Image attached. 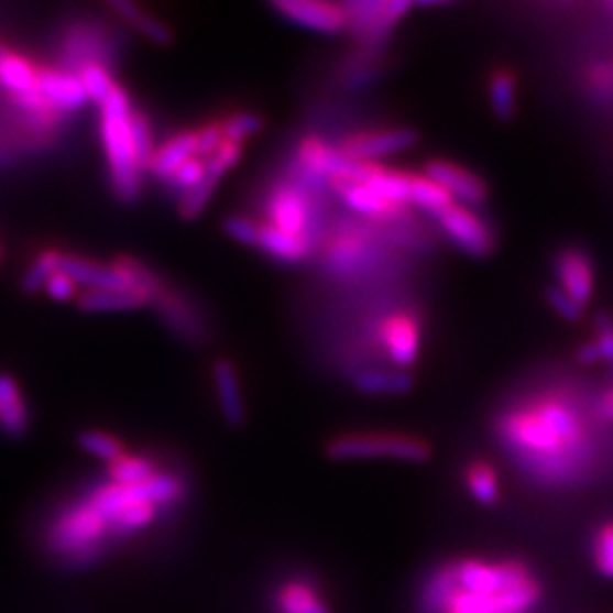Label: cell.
I'll return each mask as SVG.
<instances>
[{
  "mask_svg": "<svg viewBox=\"0 0 613 613\" xmlns=\"http://www.w3.org/2000/svg\"><path fill=\"white\" fill-rule=\"evenodd\" d=\"M78 446L91 457L102 459L107 463H114L125 455V446L105 429H83L78 435Z\"/></svg>",
  "mask_w": 613,
  "mask_h": 613,
  "instance_id": "obj_31",
  "label": "cell"
},
{
  "mask_svg": "<svg viewBox=\"0 0 613 613\" xmlns=\"http://www.w3.org/2000/svg\"><path fill=\"white\" fill-rule=\"evenodd\" d=\"M110 534V525L91 507L89 500L70 504L64 510L48 534V544L78 566L94 563L102 555V538Z\"/></svg>",
  "mask_w": 613,
  "mask_h": 613,
  "instance_id": "obj_4",
  "label": "cell"
},
{
  "mask_svg": "<svg viewBox=\"0 0 613 613\" xmlns=\"http://www.w3.org/2000/svg\"><path fill=\"white\" fill-rule=\"evenodd\" d=\"M348 19V32L364 46H380L388 40V34L412 10L407 0H354L341 6Z\"/></svg>",
  "mask_w": 613,
  "mask_h": 613,
  "instance_id": "obj_7",
  "label": "cell"
},
{
  "mask_svg": "<svg viewBox=\"0 0 613 613\" xmlns=\"http://www.w3.org/2000/svg\"><path fill=\"white\" fill-rule=\"evenodd\" d=\"M463 482L468 493H471L480 504H484V507H491V504L497 502L500 484H497L495 468L491 463L475 461L468 466L463 473Z\"/></svg>",
  "mask_w": 613,
  "mask_h": 613,
  "instance_id": "obj_26",
  "label": "cell"
},
{
  "mask_svg": "<svg viewBox=\"0 0 613 613\" xmlns=\"http://www.w3.org/2000/svg\"><path fill=\"white\" fill-rule=\"evenodd\" d=\"M157 516V507L153 504H128L112 521H110V534L112 536H128L143 527H149Z\"/></svg>",
  "mask_w": 613,
  "mask_h": 613,
  "instance_id": "obj_32",
  "label": "cell"
},
{
  "mask_svg": "<svg viewBox=\"0 0 613 613\" xmlns=\"http://www.w3.org/2000/svg\"><path fill=\"white\" fill-rule=\"evenodd\" d=\"M130 125H132V136H134V146H136V153L141 157V164L143 168L149 171V164L157 151L155 146V139H153V128H151V121L149 117L143 114V112H132V119H130Z\"/></svg>",
  "mask_w": 613,
  "mask_h": 613,
  "instance_id": "obj_37",
  "label": "cell"
},
{
  "mask_svg": "<svg viewBox=\"0 0 613 613\" xmlns=\"http://www.w3.org/2000/svg\"><path fill=\"white\" fill-rule=\"evenodd\" d=\"M502 437L525 455V463L536 473L559 478L580 466L574 455L582 444V423L559 401H544L510 414L502 420Z\"/></svg>",
  "mask_w": 613,
  "mask_h": 613,
  "instance_id": "obj_2",
  "label": "cell"
},
{
  "mask_svg": "<svg viewBox=\"0 0 613 613\" xmlns=\"http://www.w3.org/2000/svg\"><path fill=\"white\" fill-rule=\"evenodd\" d=\"M332 461L393 459L405 463H425L431 459L427 441L409 435H350L339 437L326 448Z\"/></svg>",
  "mask_w": 613,
  "mask_h": 613,
  "instance_id": "obj_5",
  "label": "cell"
},
{
  "mask_svg": "<svg viewBox=\"0 0 613 613\" xmlns=\"http://www.w3.org/2000/svg\"><path fill=\"white\" fill-rule=\"evenodd\" d=\"M271 8L284 21L318 34L348 32L346 12L341 6L335 3H320V0H275Z\"/></svg>",
  "mask_w": 613,
  "mask_h": 613,
  "instance_id": "obj_10",
  "label": "cell"
},
{
  "mask_svg": "<svg viewBox=\"0 0 613 613\" xmlns=\"http://www.w3.org/2000/svg\"><path fill=\"white\" fill-rule=\"evenodd\" d=\"M380 341L391 362L398 369L416 364L420 352V326L412 314H393L384 318L380 328Z\"/></svg>",
  "mask_w": 613,
  "mask_h": 613,
  "instance_id": "obj_12",
  "label": "cell"
},
{
  "mask_svg": "<svg viewBox=\"0 0 613 613\" xmlns=\"http://www.w3.org/2000/svg\"><path fill=\"white\" fill-rule=\"evenodd\" d=\"M241 155H243V143L223 141V146L216 151L209 160H205L207 175L214 179H221L228 171H232L239 164Z\"/></svg>",
  "mask_w": 613,
  "mask_h": 613,
  "instance_id": "obj_39",
  "label": "cell"
},
{
  "mask_svg": "<svg viewBox=\"0 0 613 613\" xmlns=\"http://www.w3.org/2000/svg\"><path fill=\"white\" fill-rule=\"evenodd\" d=\"M59 260H62L59 250H44L42 255H37V260L25 269L21 277V292L28 296L44 292L46 282L59 271Z\"/></svg>",
  "mask_w": 613,
  "mask_h": 613,
  "instance_id": "obj_30",
  "label": "cell"
},
{
  "mask_svg": "<svg viewBox=\"0 0 613 613\" xmlns=\"http://www.w3.org/2000/svg\"><path fill=\"white\" fill-rule=\"evenodd\" d=\"M37 89L55 114L78 112L91 102L78 74H66L57 68H37Z\"/></svg>",
  "mask_w": 613,
  "mask_h": 613,
  "instance_id": "obj_13",
  "label": "cell"
},
{
  "mask_svg": "<svg viewBox=\"0 0 613 613\" xmlns=\"http://www.w3.org/2000/svg\"><path fill=\"white\" fill-rule=\"evenodd\" d=\"M151 305L146 294L136 288H105V292H85L78 298V307L89 314H105V311H134Z\"/></svg>",
  "mask_w": 613,
  "mask_h": 613,
  "instance_id": "obj_21",
  "label": "cell"
},
{
  "mask_svg": "<svg viewBox=\"0 0 613 613\" xmlns=\"http://www.w3.org/2000/svg\"><path fill=\"white\" fill-rule=\"evenodd\" d=\"M110 10L117 12L121 21H125L132 30H136L141 37H146L149 42L157 46L173 44V30L149 10L139 8L136 3H130V0H114V3H110Z\"/></svg>",
  "mask_w": 613,
  "mask_h": 613,
  "instance_id": "obj_23",
  "label": "cell"
},
{
  "mask_svg": "<svg viewBox=\"0 0 613 613\" xmlns=\"http://www.w3.org/2000/svg\"><path fill=\"white\" fill-rule=\"evenodd\" d=\"M223 128V136L226 141H234V143H243L250 136H255L264 130V119L260 114L252 112H241V114H232L228 119L221 121Z\"/></svg>",
  "mask_w": 613,
  "mask_h": 613,
  "instance_id": "obj_35",
  "label": "cell"
},
{
  "mask_svg": "<svg viewBox=\"0 0 613 613\" xmlns=\"http://www.w3.org/2000/svg\"><path fill=\"white\" fill-rule=\"evenodd\" d=\"M160 471L155 468V463L146 457H132V455H123L121 459H117L114 463H110V478L112 484L119 486H136L149 482L151 478H155Z\"/></svg>",
  "mask_w": 613,
  "mask_h": 613,
  "instance_id": "obj_29",
  "label": "cell"
},
{
  "mask_svg": "<svg viewBox=\"0 0 613 613\" xmlns=\"http://www.w3.org/2000/svg\"><path fill=\"white\" fill-rule=\"evenodd\" d=\"M352 384L366 395H403L412 391L414 377L403 369H364L352 377Z\"/></svg>",
  "mask_w": 613,
  "mask_h": 613,
  "instance_id": "obj_24",
  "label": "cell"
},
{
  "mask_svg": "<svg viewBox=\"0 0 613 613\" xmlns=\"http://www.w3.org/2000/svg\"><path fill=\"white\" fill-rule=\"evenodd\" d=\"M557 277L563 292L582 307L593 298V266L580 250H563L557 260Z\"/></svg>",
  "mask_w": 613,
  "mask_h": 613,
  "instance_id": "obj_18",
  "label": "cell"
},
{
  "mask_svg": "<svg viewBox=\"0 0 613 613\" xmlns=\"http://www.w3.org/2000/svg\"><path fill=\"white\" fill-rule=\"evenodd\" d=\"M489 100L500 121H510L516 114V78L512 70H495L491 76Z\"/></svg>",
  "mask_w": 613,
  "mask_h": 613,
  "instance_id": "obj_27",
  "label": "cell"
},
{
  "mask_svg": "<svg viewBox=\"0 0 613 613\" xmlns=\"http://www.w3.org/2000/svg\"><path fill=\"white\" fill-rule=\"evenodd\" d=\"M194 157H198L196 130L173 134L171 139H166L162 143V146H157V151L149 164V173L166 185L168 179L175 175V171Z\"/></svg>",
  "mask_w": 613,
  "mask_h": 613,
  "instance_id": "obj_19",
  "label": "cell"
},
{
  "mask_svg": "<svg viewBox=\"0 0 613 613\" xmlns=\"http://www.w3.org/2000/svg\"><path fill=\"white\" fill-rule=\"evenodd\" d=\"M211 380L216 388V398H219V409L230 427H243L248 412L243 403V391H241V380L237 373V366L230 359L221 357L216 359L211 366Z\"/></svg>",
  "mask_w": 613,
  "mask_h": 613,
  "instance_id": "obj_15",
  "label": "cell"
},
{
  "mask_svg": "<svg viewBox=\"0 0 613 613\" xmlns=\"http://www.w3.org/2000/svg\"><path fill=\"white\" fill-rule=\"evenodd\" d=\"M439 223L444 232L468 255L486 258L493 250V232L480 219V216L466 205H450L439 216Z\"/></svg>",
  "mask_w": 613,
  "mask_h": 613,
  "instance_id": "obj_9",
  "label": "cell"
},
{
  "mask_svg": "<svg viewBox=\"0 0 613 613\" xmlns=\"http://www.w3.org/2000/svg\"><path fill=\"white\" fill-rule=\"evenodd\" d=\"M223 230L228 232L230 239H234L237 243H243V245H255L258 241V232H260V223H255L252 219H248V216H228V219L223 221Z\"/></svg>",
  "mask_w": 613,
  "mask_h": 613,
  "instance_id": "obj_40",
  "label": "cell"
},
{
  "mask_svg": "<svg viewBox=\"0 0 613 613\" xmlns=\"http://www.w3.org/2000/svg\"><path fill=\"white\" fill-rule=\"evenodd\" d=\"M196 139H198V157L200 160H209L216 151H219L223 146V128H221V121H216V123H207L205 128L196 130Z\"/></svg>",
  "mask_w": 613,
  "mask_h": 613,
  "instance_id": "obj_43",
  "label": "cell"
},
{
  "mask_svg": "<svg viewBox=\"0 0 613 613\" xmlns=\"http://www.w3.org/2000/svg\"><path fill=\"white\" fill-rule=\"evenodd\" d=\"M98 110L100 139L107 160V173H110V187L117 200L130 205L141 196V175L146 173L136 153L130 125L134 107L125 89L117 85L114 91L98 105Z\"/></svg>",
  "mask_w": 613,
  "mask_h": 613,
  "instance_id": "obj_3",
  "label": "cell"
},
{
  "mask_svg": "<svg viewBox=\"0 0 613 613\" xmlns=\"http://www.w3.org/2000/svg\"><path fill=\"white\" fill-rule=\"evenodd\" d=\"M405 205H414L439 216L444 209L455 205V200L446 189H441L435 179H429L427 175L405 173Z\"/></svg>",
  "mask_w": 613,
  "mask_h": 613,
  "instance_id": "obj_25",
  "label": "cell"
},
{
  "mask_svg": "<svg viewBox=\"0 0 613 613\" xmlns=\"http://www.w3.org/2000/svg\"><path fill=\"white\" fill-rule=\"evenodd\" d=\"M78 78L83 80L89 100L96 105H100L117 87V80L102 62H89L83 68H78Z\"/></svg>",
  "mask_w": 613,
  "mask_h": 613,
  "instance_id": "obj_33",
  "label": "cell"
},
{
  "mask_svg": "<svg viewBox=\"0 0 613 613\" xmlns=\"http://www.w3.org/2000/svg\"><path fill=\"white\" fill-rule=\"evenodd\" d=\"M425 175L429 179H435V183L446 189L452 200H461L468 205H480L486 200L489 196V187L480 175H475L473 171H466L452 162L446 160H435L429 162L425 168Z\"/></svg>",
  "mask_w": 613,
  "mask_h": 613,
  "instance_id": "obj_14",
  "label": "cell"
},
{
  "mask_svg": "<svg viewBox=\"0 0 613 613\" xmlns=\"http://www.w3.org/2000/svg\"><path fill=\"white\" fill-rule=\"evenodd\" d=\"M598 326H600V335H598V339L593 343H595V348L600 352L602 362L613 364V320L609 316H600L598 318Z\"/></svg>",
  "mask_w": 613,
  "mask_h": 613,
  "instance_id": "obj_44",
  "label": "cell"
},
{
  "mask_svg": "<svg viewBox=\"0 0 613 613\" xmlns=\"http://www.w3.org/2000/svg\"><path fill=\"white\" fill-rule=\"evenodd\" d=\"M418 141V134L409 128H393V130H377V132H359L350 134L339 143V151L362 164H377V160L403 153L412 149Z\"/></svg>",
  "mask_w": 613,
  "mask_h": 613,
  "instance_id": "obj_8",
  "label": "cell"
},
{
  "mask_svg": "<svg viewBox=\"0 0 613 613\" xmlns=\"http://www.w3.org/2000/svg\"><path fill=\"white\" fill-rule=\"evenodd\" d=\"M577 362L584 364V366H591V364H595V362H602L600 352H598V348H595L593 341H591V343H584L580 350H577Z\"/></svg>",
  "mask_w": 613,
  "mask_h": 613,
  "instance_id": "obj_45",
  "label": "cell"
},
{
  "mask_svg": "<svg viewBox=\"0 0 613 613\" xmlns=\"http://www.w3.org/2000/svg\"><path fill=\"white\" fill-rule=\"evenodd\" d=\"M275 602L282 613H330V609L320 604L316 593L303 582H286L277 591Z\"/></svg>",
  "mask_w": 613,
  "mask_h": 613,
  "instance_id": "obj_28",
  "label": "cell"
},
{
  "mask_svg": "<svg viewBox=\"0 0 613 613\" xmlns=\"http://www.w3.org/2000/svg\"><path fill=\"white\" fill-rule=\"evenodd\" d=\"M0 262H3V245H0Z\"/></svg>",
  "mask_w": 613,
  "mask_h": 613,
  "instance_id": "obj_47",
  "label": "cell"
},
{
  "mask_svg": "<svg viewBox=\"0 0 613 613\" xmlns=\"http://www.w3.org/2000/svg\"><path fill=\"white\" fill-rule=\"evenodd\" d=\"M600 414L606 418H613V388L600 401Z\"/></svg>",
  "mask_w": 613,
  "mask_h": 613,
  "instance_id": "obj_46",
  "label": "cell"
},
{
  "mask_svg": "<svg viewBox=\"0 0 613 613\" xmlns=\"http://www.w3.org/2000/svg\"><path fill=\"white\" fill-rule=\"evenodd\" d=\"M216 185H219V179L209 177V175H207V171H205L202 183H200L198 187H194L189 194H185V196H183V200H179V207H177L179 216H183V219H187V221L198 219V216L205 211V207L209 205V200H211V196H214Z\"/></svg>",
  "mask_w": 613,
  "mask_h": 613,
  "instance_id": "obj_34",
  "label": "cell"
},
{
  "mask_svg": "<svg viewBox=\"0 0 613 613\" xmlns=\"http://www.w3.org/2000/svg\"><path fill=\"white\" fill-rule=\"evenodd\" d=\"M548 303L552 305V309L561 316V318H566V320H580L582 318V314H584V307L580 305V303H574L563 288L559 286V284H552V286H548Z\"/></svg>",
  "mask_w": 613,
  "mask_h": 613,
  "instance_id": "obj_42",
  "label": "cell"
},
{
  "mask_svg": "<svg viewBox=\"0 0 613 613\" xmlns=\"http://www.w3.org/2000/svg\"><path fill=\"white\" fill-rule=\"evenodd\" d=\"M330 187L341 196V200L350 209L362 216H371V219H388V216H395L403 209L384 200L380 194H375L371 187L362 183H332Z\"/></svg>",
  "mask_w": 613,
  "mask_h": 613,
  "instance_id": "obj_22",
  "label": "cell"
},
{
  "mask_svg": "<svg viewBox=\"0 0 613 613\" xmlns=\"http://www.w3.org/2000/svg\"><path fill=\"white\" fill-rule=\"evenodd\" d=\"M205 171H207L205 160L194 157V160H189L187 164H183V166H179V168L175 171V175L168 179L166 187H168L171 191L179 194V196H185V194H189L194 187H198V185L202 183Z\"/></svg>",
  "mask_w": 613,
  "mask_h": 613,
  "instance_id": "obj_38",
  "label": "cell"
},
{
  "mask_svg": "<svg viewBox=\"0 0 613 613\" xmlns=\"http://www.w3.org/2000/svg\"><path fill=\"white\" fill-rule=\"evenodd\" d=\"M0 431L8 439H23L30 431V409L19 380L0 371Z\"/></svg>",
  "mask_w": 613,
  "mask_h": 613,
  "instance_id": "obj_17",
  "label": "cell"
},
{
  "mask_svg": "<svg viewBox=\"0 0 613 613\" xmlns=\"http://www.w3.org/2000/svg\"><path fill=\"white\" fill-rule=\"evenodd\" d=\"M80 284L74 280V277H68L66 273L57 271L44 286V294L57 303H68V300H78L80 298Z\"/></svg>",
  "mask_w": 613,
  "mask_h": 613,
  "instance_id": "obj_41",
  "label": "cell"
},
{
  "mask_svg": "<svg viewBox=\"0 0 613 613\" xmlns=\"http://www.w3.org/2000/svg\"><path fill=\"white\" fill-rule=\"evenodd\" d=\"M593 566L604 577V580H613V521H606L595 532Z\"/></svg>",
  "mask_w": 613,
  "mask_h": 613,
  "instance_id": "obj_36",
  "label": "cell"
},
{
  "mask_svg": "<svg viewBox=\"0 0 613 613\" xmlns=\"http://www.w3.org/2000/svg\"><path fill=\"white\" fill-rule=\"evenodd\" d=\"M59 271L74 277L87 292H105V288H132L130 280L117 264H98L91 260H83L78 255H64L59 260Z\"/></svg>",
  "mask_w": 613,
  "mask_h": 613,
  "instance_id": "obj_16",
  "label": "cell"
},
{
  "mask_svg": "<svg viewBox=\"0 0 613 613\" xmlns=\"http://www.w3.org/2000/svg\"><path fill=\"white\" fill-rule=\"evenodd\" d=\"M269 219L277 230L309 241L311 207L307 191L296 185H280L269 198Z\"/></svg>",
  "mask_w": 613,
  "mask_h": 613,
  "instance_id": "obj_11",
  "label": "cell"
},
{
  "mask_svg": "<svg viewBox=\"0 0 613 613\" xmlns=\"http://www.w3.org/2000/svg\"><path fill=\"white\" fill-rule=\"evenodd\" d=\"M544 602L538 574L518 559L466 557L439 566L418 595L420 613H534Z\"/></svg>",
  "mask_w": 613,
  "mask_h": 613,
  "instance_id": "obj_1",
  "label": "cell"
},
{
  "mask_svg": "<svg viewBox=\"0 0 613 613\" xmlns=\"http://www.w3.org/2000/svg\"><path fill=\"white\" fill-rule=\"evenodd\" d=\"M0 89H3L30 119L48 123L55 112L44 102L37 89V66L28 57L0 46Z\"/></svg>",
  "mask_w": 613,
  "mask_h": 613,
  "instance_id": "obj_6",
  "label": "cell"
},
{
  "mask_svg": "<svg viewBox=\"0 0 613 613\" xmlns=\"http://www.w3.org/2000/svg\"><path fill=\"white\" fill-rule=\"evenodd\" d=\"M255 248L266 252V255L273 258L275 262L300 264V262H305L309 258L311 241L294 237V234H286V232L277 230L271 223H260Z\"/></svg>",
  "mask_w": 613,
  "mask_h": 613,
  "instance_id": "obj_20",
  "label": "cell"
}]
</instances>
